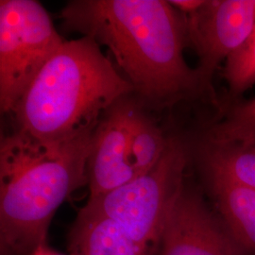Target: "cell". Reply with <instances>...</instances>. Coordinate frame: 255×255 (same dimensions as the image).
Listing matches in <instances>:
<instances>
[{
    "instance_id": "cell-5",
    "label": "cell",
    "mask_w": 255,
    "mask_h": 255,
    "mask_svg": "<svg viewBox=\"0 0 255 255\" xmlns=\"http://www.w3.org/2000/svg\"><path fill=\"white\" fill-rule=\"evenodd\" d=\"M64 40L36 0L0 1V109L10 114Z\"/></svg>"
},
{
    "instance_id": "cell-12",
    "label": "cell",
    "mask_w": 255,
    "mask_h": 255,
    "mask_svg": "<svg viewBox=\"0 0 255 255\" xmlns=\"http://www.w3.org/2000/svg\"><path fill=\"white\" fill-rule=\"evenodd\" d=\"M128 136L137 177L154 167L168 145L169 136L149 116L148 109L133 96L129 110Z\"/></svg>"
},
{
    "instance_id": "cell-1",
    "label": "cell",
    "mask_w": 255,
    "mask_h": 255,
    "mask_svg": "<svg viewBox=\"0 0 255 255\" xmlns=\"http://www.w3.org/2000/svg\"><path fill=\"white\" fill-rule=\"evenodd\" d=\"M63 27L105 46L146 109L164 110L206 96L186 64L182 14L164 0H73L61 10ZM212 101V100H211Z\"/></svg>"
},
{
    "instance_id": "cell-16",
    "label": "cell",
    "mask_w": 255,
    "mask_h": 255,
    "mask_svg": "<svg viewBox=\"0 0 255 255\" xmlns=\"http://www.w3.org/2000/svg\"><path fill=\"white\" fill-rule=\"evenodd\" d=\"M32 255H63L54 252L53 250L49 249L46 244L39 247Z\"/></svg>"
},
{
    "instance_id": "cell-3",
    "label": "cell",
    "mask_w": 255,
    "mask_h": 255,
    "mask_svg": "<svg viewBox=\"0 0 255 255\" xmlns=\"http://www.w3.org/2000/svg\"><path fill=\"white\" fill-rule=\"evenodd\" d=\"M133 94L90 37L64 41L11 111L15 130L51 143L94 130L117 101Z\"/></svg>"
},
{
    "instance_id": "cell-11",
    "label": "cell",
    "mask_w": 255,
    "mask_h": 255,
    "mask_svg": "<svg viewBox=\"0 0 255 255\" xmlns=\"http://www.w3.org/2000/svg\"><path fill=\"white\" fill-rule=\"evenodd\" d=\"M196 155L201 174L219 176L255 190V141L219 143L201 136Z\"/></svg>"
},
{
    "instance_id": "cell-4",
    "label": "cell",
    "mask_w": 255,
    "mask_h": 255,
    "mask_svg": "<svg viewBox=\"0 0 255 255\" xmlns=\"http://www.w3.org/2000/svg\"><path fill=\"white\" fill-rule=\"evenodd\" d=\"M190 148L169 136L160 161L148 172L103 195L83 208L110 219L134 243L153 255L164 223L185 183Z\"/></svg>"
},
{
    "instance_id": "cell-2",
    "label": "cell",
    "mask_w": 255,
    "mask_h": 255,
    "mask_svg": "<svg viewBox=\"0 0 255 255\" xmlns=\"http://www.w3.org/2000/svg\"><path fill=\"white\" fill-rule=\"evenodd\" d=\"M94 130L51 143L39 141L15 129L9 134H2V255H32L39 247L46 244L56 211L70 194L87 184Z\"/></svg>"
},
{
    "instance_id": "cell-7",
    "label": "cell",
    "mask_w": 255,
    "mask_h": 255,
    "mask_svg": "<svg viewBox=\"0 0 255 255\" xmlns=\"http://www.w3.org/2000/svg\"><path fill=\"white\" fill-rule=\"evenodd\" d=\"M153 255H245L201 194L184 183Z\"/></svg>"
},
{
    "instance_id": "cell-14",
    "label": "cell",
    "mask_w": 255,
    "mask_h": 255,
    "mask_svg": "<svg viewBox=\"0 0 255 255\" xmlns=\"http://www.w3.org/2000/svg\"><path fill=\"white\" fill-rule=\"evenodd\" d=\"M225 79L232 96L237 97L255 84V27L246 42L226 61Z\"/></svg>"
},
{
    "instance_id": "cell-9",
    "label": "cell",
    "mask_w": 255,
    "mask_h": 255,
    "mask_svg": "<svg viewBox=\"0 0 255 255\" xmlns=\"http://www.w3.org/2000/svg\"><path fill=\"white\" fill-rule=\"evenodd\" d=\"M202 176L230 235L244 255H255V190L219 176Z\"/></svg>"
},
{
    "instance_id": "cell-13",
    "label": "cell",
    "mask_w": 255,
    "mask_h": 255,
    "mask_svg": "<svg viewBox=\"0 0 255 255\" xmlns=\"http://www.w3.org/2000/svg\"><path fill=\"white\" fill-rule=\"evenodd\" d=\"M202 136L219 143L255 141V98L230 110L225 118L213 124Z\"/></svg>"
},
{
    "instance_id": "cell-8",
    "label": "cell",
    "mask_w": 255,
    "mask_h": 255,
    "mask_svg": "<svg viewBox=\"0 0 255 255\" xmlns=\"http://www.w3.org/2000/svg\"><path fill=\"white\" fill-rule=\"evenodd\" d=\"M132 95L107 110L94 130L87 164V184L95 198L137 178L128 136Z\"/></svg>"
},
{
    "instance_id": "cell-6",
    "label": "cell",
    "mask_w": 255,
    "mask_h": 255,
    "mask_svg": "<svg viewBox=\"0 0 255 255\" xmlns=\"http://www.w3.org/2000/svg\"><path fill=\"white\" fill-rule=\"evenodd\" d=\"M182 16L187 40L199 56L196 70L211 100L216 101L214 74L252 34L255 0H206L199 10Z\"/></svg>"
},
{
    "instance_id": "cell-10",
    "label": "cell",
    "mask_w": 255,
    "mask_h": 255,
    "mask_svg": "<svg viewBox=\"0 0 255 255\" xmlns=\"http://www.w3.org/2000/svg\"><path fill=\"white\" fill-rule=\"evenodd\" d=\"M71 255H152L110 219L82 208L69 236Z\"/></svg>"
},
{
    "instance_id": "cell-15",
    "label": "cell",
    "mask_w": 255,
    "mask_h": 255,
    "mask_svg": "<svg viewBox=\"0 0 255 255\" xmlns=\"http://www.w3.org/2000/svg\"><path fill=\"white\" fill-rule=\"evenodd\" d=\"M206 0H171L169 3L182 15H189L201 9Z\"/></svg>"
}]
</instances>
